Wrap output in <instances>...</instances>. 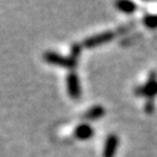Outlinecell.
<instances>
[{
    "label": "cell",
    "mask_w": 157,
    "mask_h": 157,
    "mask_svg": "<svg viewBox=\"0 0 157 157\" xmlns=\"http://www.w3.org/2000/svg\"><path fill=\"white\" fill-rule=\"evenodd\" d=\"M43 57H44V61H47L48 63L62 67H67V69H73L77 64V61L71 58V57H64L59 54L52 52V51L45 52Z\"/></svg>",
    "instance_id": "obj_1"
},
{
    "label": "cell",
    "mask_w": 157,
    "mask_h": 157,
    "mask_svg": "<svg viewBox=\"0 0 157 157\" xmlns=\"http://www.w3.org/2000/svg\"><path fill=\"white\" fill-rule=\"evenodd\" d=\"M113 39H114V33H112V32H104V33H100L98 35H94V36H91L89 39H86L83 42V45L85 48H93V47H97V45L107 43V42H109Z\"/></svg>",
    "instance_id": "obj_2"
},
{
    "label": "cell",
    "mask_w": 157,
    "mask_h": 157,
    "mask_svg": "<svg viewBox=\"0 0 157 157\" xmlns=\"http://www.w3.org/2000/svg\"><path fill=\"white\" fill-rule=\"evenodd\" d=\"M67 92L72 99H78L80 97L82 90H80V84H79L78 76L76 73H70L67 76Z\"/></svg>",
    "instance_id": "obj_3"
},
{
    "label": "cell",
    "mask_w": 157,
    "mask_h": 157,
    "mask_svg": "<svg viewBox=\"0 0 157 157\" xmlns=\"http://www.w3.org/2000/svg\"><path fill=\"white\" fill-rule=\"evenodd\" d=\"M119 144V139L117 135H109L107 137L106 143H105V148H104V152H102V157H114L115 152H117V148Z\"/></svg>",
    "instance_id": "obj_4"
},
{
    "label": "cell",
    "mask_w": 157,
    "mask_h": 157,
    "mask_svg": "<svg viewBox=\"0 0 157 157\" xmlns=\"http://www.w3.org/2000/svg\"><path fill=\"white\" fill-rule=\"evenodd\" d=\"M136 94L146 95V97H149V98H151L155 94H157V82L155 80L154 73H152L150 80H148V83L144 86L139 87L136 90Z\"/></svg>",
    "instance_id": "obj_5"
},
{
    "label": "cell",
    "mask_w": 157,
    "mask_h": 157,
    "mask_svg": "<svg viewBox=\"0 0 157 157\" xmlns=\"http://www.w3.org/2000/svg\"><path fill=\"white\" fill-rule=\"evenodd\" d=\"M94 134V130L91 127L90 124H83L78 126L76 128V132H75V135L76 137H78L79 140H89L90 137H92Z\"/></svg>",
    "instance_id": "obj_6"
},
{
    "label": "cell",
    "mask_w": 157,
    "mask_h": 157,
    "mask_svg": "<svg viewBox=\"0 0 157 157\" xmlns=\"http://www.w3.org/2000/svg\"><path fill=\"white\" fill-rule=\"evenodd\" d=\"M104 114H105V108L102 106L97 105V106L91 107L90 109L85 113L84 118L86 120H95V119H99L101 117H104Z\"/></svg>",
    "instance_id": "obj_7"
},
{
    "label": "cell",
    "mask_w": 157,
    "mask_h": 157,
    "mask_svg": "<svg viewBox=\"0 0 157 157\" xmlns=\"http://www.w3.org/2000/svg\"><path fill=\"white\" fill-rule=\"evenodd\" d=\"M117 8L119 11L124 12V13H127V14H130L136 10V6H135L134 2H130V1H118L117 4Z\"/></svg>",
    "instance_id": "obj_8"
},
{
    "label": "cell",
    "mask_w": 157,
    "mask_h": 157,
    "mask_svg": "<svg viewBox=\"0 0 157 157\" xmlns=\"http://www.w3.org/2000/svg\"><path fill=\"white\" fill-rule=\"evenodd\" d=\"M144 23L149 28H156L157 27V15H146Z\"/></svg>",
    "instance_id": "obj_9"
},
{
    "label": "cell",
    "mask_w": 157,
    "mask_h": 157,
    "mask_svg": "<svg viewBox=\"0 0 157 157\" xmlns=\"http://www.w3.org/2000/svg\"><path fill=\"white\" fill-rule=\"evenodd\" d=\"M80 50H82V47H80V44H77V43H76V44H73L72 48H71V55H70V57L77 61V57L79 56Z\"/></svg>",
    "instance_id": "obj_10"
},
{
    "label": "cell",
    "mask_w": 157,
    "mask_h": 157,
    "mask_svg": "<svg viewBox=\"0 0 157 157\" xmlns=\"http://www.w3.org/2000/svg\"><path fill=\"white\" fill-rule=\"evenodd\" d=\"M154 111V105H152V102H147V106H146V112L147 113H152Z\"/></svg>",
    "instance_id": "obj_11"
}]
</instances>
